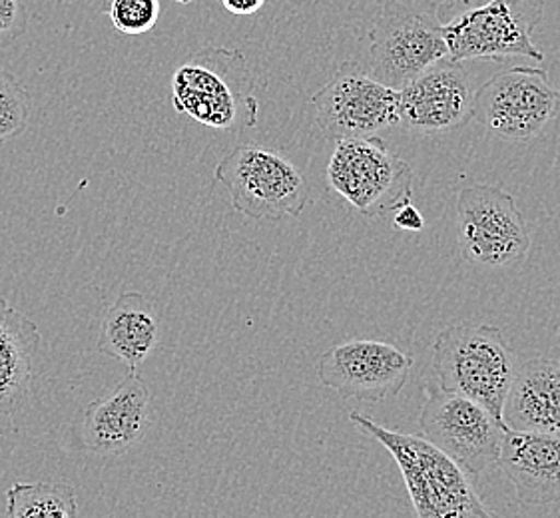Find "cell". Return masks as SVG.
I'll list each match as a JSON object with an SVG mask.
<instances>
[{"instance_id":"cell-2","label":"cell","mask_w":560,"mask_h":518,"mask_svg":"<svg viewBox=\"0 0 560 518\" xmlns=\"http://www.w3.org/2000/svg\"><path fill=\"white\" fill-rule=\"evenodd\" d=\"M349 421L363 435L377 440L392 452L404 474L419 518H489L469 474L425 437L407 435L375 423L361 413H349Z\"/></svg>"},{"instance_id":"cell-21","label":"cell","mask_w":560,"mask_h":518,"mask_svg":"<svg viewBox=\"0 0 560 518\" xmlns=\"http://www.w3.org/2000/svg\"><path fill=\"white\" fill-rule=\"evenodd\" d=\"M31 113V94L16 76L0 67V142L23 134Z\"/></svg>"},{"instance_id":"cell-12","label":"cell","mask_w":560,"mask_h":518,"mask_svg":"<svg viewBox=\"0 0 560 518\" xmlns=\"http://www.w3.org/2000/svg\"><path fill=\"white\" fill-rule=\"evenodd\" d=\"M413 365V357L392 343L355 339L325 351L317 375L343 399L382 403L404 391Z\"/></svg>"},{"instance_id":"cell-6","label":"cell","mask_w":560,"mask_h":518,"mask_svg":"<svg viewBox=\"0 0 560 518\" xmlns=\"http://www.w3.org/2000/svg\"><path fill=\"white\" fill-rule=\"evenodd\" d=\"M213 176L230 193L232 208L249 220L298 217L310 200V186L300 168L271 148H234L215 166Z\"/></svg>"},{"instance_id":"cell-14","label":"cell","mask_w":560,"mask_h":518,"mask_svg":"<svg viewBox=\"0 0 560 518\" xmlns=\"http://www.w3.org/2000/svg\"><path fill=\"white\" fill-rule=\"evenodd\" d=\"M150 401L147 381L136 369H128L120 384L86 407L84 445L96 455L128 451L150 427Z\"/></svg>"},{"instance_id":"cell-8","label":"cell","mask_w":560,"mask_h":518,"mask_svg":"<svg viewBox=\"0 0 560 518\" xmlns=\"http://www.w3.org/2000/svg\"><path fill=\"white\" fill-rule=\"evenodd\" d=\"M419 427L459 464L469 479H479L499 461L506 425L469 397L445 389H427Z\"/></svg>"},{"instance_id":"cell-3","label":"cell","mask_w":560,"mask_h":518,"mask_svg":"<svg viewBox=\"0 0 560 518\" xmlns=\"http://www.w3.org/2000/svg\"><path fill=\"white\" fill-rule=\"evenodd\" d=\"M448 58L511 60L545 55L533 43V33L545 16V0H445L439 4Z\"/></svg>"},{"instance_id":"cell-5","label":"cell","mask_w":560,"mask_h":518,"mask_svg":"<svg viewBox=\"0 0 560 518\" xmlns=\"http://www.w3.org/2000/svg\"><path fill=\"white\" fill-rule=\"evenodd\" d=\"M448 57L435 0H385L370 31L365 72L395 91Z\"/></svg>"},{"instance_id":"cell-18","label":"cell","mask_w":560,"mask_h":518,"mask_svg":"<svg viewBox=\"0 0 560 518\" xmlns=\"http://www.w3.org/2000/svg\"><path fill=\"white\" fill-rule=\"evenodd\" d=\"M160 314L144 293L126 292L104 309L96 348L104 355L138 369L156 350Z\"/></svg>"},{"instance_id":"cell-20","label":"cell","mask_w":560,"mask_h":518,"mask_svg":"<svg viewBox=\"0 0 560 518\" xmlns=\"http://www.w3.org/2000/svg\"><path fill=\"white\" fill-rule=\"evenodd\" d=\"M94 7L126 36L154 31L162 14V0H94Z\"/></svg>"},{"instance_id":"cell-23","label":"cell","mask_w":560,"mask_h":518,"mask_svg":"<svg viewBox=\"0 0 560 518\" xmlns=\"http://www.w3.org/2000/svg\"><path fill=\"white\" fill-rule=\"evenodd\" d=\"M393 226L401 232H421L425 227V220L423 214L415 208L413 203L407 202L395 210V217H393Z\"/></svg>"},{"instance_id":"cell-17","label":"cell","mask_w":560,"mask_h":518,"mask_svg":"<svg viewBox=\"0 0 560 518\" xmlns=\"http://www.w3.org/2000/svg\"><path fill=\"white\" fill-rule=\"evenodd\" d=\"M503 421L513 431H560V361H518L504 399Z\"/></svg>"},{"instance_id":"cell-1","label":"cell","mask_w":560,"mask_h":518,"mask_svg":"<svg viewBox=\"0 0 560 518\" xmlns=\"http://www.w3.org/2000/svg\"><path fill=\"white\" fill-rule=\"evenodd\" d=\"M174 110L213 130H244L258 122L256 79L242 50L203 46L176 67L170 82Z\"/></svg>"},{"instance_id":"cell-24","label":"cell","mask_w":560,"mask_h":518,"mask_svg":"<svg viewBox=\"0 0 560 518\" xmlns=\"http://www.w3.org/2000/svg\"><path fill=\"white\" fill-rule=\"evenodd\" d=\"M222 4L230 14L249 16V14H256L266 4V0H222Z\"/></svg>"},{"instance_id":"cell-25","label":"cell","mask_w":560,"mask_h":518,"mask_svg":"<svg viewBox=\"0 0 560 518\" xmlns=\"http://www.w3.org/2000/svg\"><path fill=\"white\" fill-rule=\"evenodd\" d=\"M178 4H190L191 0H176Z\"/></svg>"},{"instance_id":"cell-10","label":"cell","mask_w":560,"mask_h":518,"mask_svg":"<svg viewBox=\"0 0 560 518\" xmlns=\"http://www.w3.org/2000/svg\"><path fill=\"white\" fill-rule=\"evenodd\" d=\"M560 94L542 68L513 67L494 74L475 91V114L494 138L527 142L559 113Z\"/></svg>"},{"instance_id":"cell-7","label":"cell","mask_w":560,"mask_h":518,"mask_svg":"<svg viewBox=\"0 0 560 518\" xmlns=\"http://www.w3.org/2000/svg\"><path fill=\"white\" fill-rule=\"evenodd\" d=\"M415 172L389 152L382 136L343 138L327 164V181L359 214H392L413 198Z\"/></svg>"},{"instance_id":"cell-13","label":"cell","mask_w":560,"mask_h":518,"mask_svg":"<svg viewBox=\"0 0 560 518\" xmlns=\"http://www.w3.org/2000/svg\"><path fill=\"white\" fill-rule=\"evenodd\" d=\"M475 114L469 72L453 58H441L399 89V125L417 134L451 132Z\"/></svg>"},{"instance_id":"cell-16","label":"cell","mask_w":560,"mask_h":518,"mask_svg":"<svg viewBox=\"0 0 560 518\" xmlns=\"http://www.w3.org/2000/svg\"><path fill=\"white\" fill-rule=\"evenodd\" d=\"M43 333L31 317L0 297V425L12 423L33 389Z\"/></svg>"},{"instance_id":"cell-22","label":"cell","mask_w":560,"mask_h":518,"mask_svg":"<svg viewBox=\"0 0 560 518\" xmlns=\"http://www.w3.org/2000/svg\"><path fill=\"white\" fill-rule=\"evenodd\" d=\"M26 21L23 0H0V48H7L24 34Z\"/></svg>"},{"instance_id":"cell-9","label":"cell","mask_w":560,"mask_h":518,"mask_svg":"<svg viewBox=\"0 0 560 518\" xmlns=\"http://www.w3.org/2000/svg\"><path fill=\"white\" fill-rule=\"evenodd\" d=\"M457 237L463 258L482 268H511L530 249L527 222L515 198L489 184L460 190Z\"/></svg>"},{"instance_id":"cell-19","label":"cell","mask_w":560,"mask_h":518,"mask_svg":"<svg viewBox=\"0 0 560 518\" xmlns=\"http://www.w3.org/2000/svg\"><path fill=\"white\" fill-rule=\"evenodd\" d=\"M4 515L9 518L77 517V493L67 483H14L7 491Z\"/></svg>"},{"instance_id":"cell-4","label":"cell","mask_w":560,"mask_h":518,"mask_svg":"<svg viewBox=\"0 0 560 518\" xmlns=\"http://www.w3.org/2000/svg\"><path fill=\"white\" fill-rule=\"evenodd\" d=\"M516 363L503 331L487 323H455L443 329L433 343L439 389L469 397L501 421Z\"/></svg>"},{"instance_id":"cell-11","label":"cell","mask_w":560,"mask_h":518,"mask_svg":"<svg viewBox=\"0 0 560 518\" xmlns=\"http://www.w3.org/2000/svg\"><path fill=\"white\" fill-rule=\"evenodd\" d=\"M317 128L331 140L382 136L399 126V91L370 76L358 62H343L312 98Z\"/></svg>"},{"instance_id":"cell-26","label":"cell","mask_w":560,"mask_h":518,"mask_svg":"<svg viewBox=\"0 0 560 518\" xmlns=\"http://www.w3.org/2000/svg\"><path fill=\"white\" fill-rule=\"evenodd\" d=\"M62 2H79V0H62Z\"/></svg>"},{"instance_id":"cell-15","label":"cell","mask_w":560,"mask_h":518,"mask_svg":"<svg viewBox=\"0 0 560 518\" xmlns=\"http://www.w3.org/2000/svg\"><path fill=\"white\" fill-rule=\"evenodd\" d=\"M497 464L513 483L523 507H549L560 503V431L506 428Z\"/></svg>"}]
</instances>
